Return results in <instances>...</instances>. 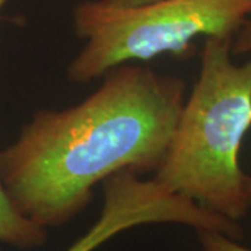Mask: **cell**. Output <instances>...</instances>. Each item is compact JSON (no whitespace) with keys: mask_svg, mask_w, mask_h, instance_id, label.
Masks as SVG:
<instances>
[{"mask_svg":"<svg viewBox=\"0 0 251 251\" xmlns=\"http://www.w3.org/2000/svg\"><path fill=\"white\" fill-rule=\"evenodd\" d=\"M202 251H251L237 240L214 230H196Z\"/></svg>","mask_w":251,"mask_h":251,"instance_id":"cell-6","label":"cell"},{"mask_svg":"<svg viewBox=\"0 0 251 251\" xmlns=\"http://www.w3.org/2000/svg\"><path fill=\"white\" fill-rule=\"evenodd\" d=\"M247 191H249V202H250V208H251V177L250 180H249V190H247Z\"/></svg>","mask_w":251,"mask_h":251,"instance_id":"cell-9","label":"cell"},{"mask_svg":"<svg viewBox=\"0 0 251 251\" xmlns=\"http://www.w3.org/2000/svg\"><path fill=\"white\" fill-rule=\"evenodd\" d=\"M102 191L103 204L97 222L66 251H95L117 234L143 225L176 224L198 230L215 224L211 212L131 172L110 176L102 183Z\"/></svg>","mask_w":251,"mask_h":251,"instance_id":"cell-4","label":"cell"},{"mask_svg":"<svg viewBox=\"0 0 251 251\" xmlns=\"http://www.w3.org/2000/svg\"><path fill=\"white\" fill-rule=\"evenodd\" d=\"M110 4H116V6H125V7H134V6H143V4H148L156 0H105Z\"/></svg>","mask_w":251,"mask_h":251,"instance_id":"cell-8","label":"cell"},{"mask_svg":"<svg viewBox=\"0 0 251 251\" xmlns=\"http://www.w3.org/2000/svg\"><path fill=\"white\" fill-rule=\"evenodd\" d=\"M88 98L41 109L0 150V179L17 209L44 229L88 206L92 190L120 172L158 171L186 100L183 80L140 64L106 73Z\"/></svg>","mask_w":251,"mask_h":251,"instance_id":"cell-1","label":"cell"},{"mask_svg":"<svg viewBox=\"0 0 251 251\" xmlns=\"http://www.w3.org/2000/svg\"><path fill=\"white\" fill-rule=\"evenodd\" d=\"M250 16L251 0H156L134 7L82 1L74 9L73 25L85 44L67 77L88 84L123 64L184 56L198 36L233 39Z\"/></svg>","mask_w":251,"mask_h":251,"instance_id":"cell-3","label":"cell"},{"mask_svg":"<svg viewBox=\"0 0 251 251\" xmlns=\"http://www.w3.org/2000/svg\"><path fill=\"white\" fill-rule=\"evenodd\" d=\"M232 39L205 38L201 69L186 97L153 180L175 196L239 222L250 209L239 153L251 127V60H232Z\"/></svg>","mask_w":251,"mask_h":251,"instance_id":"cell-2","label":"cell"},{"mask_svg":"<svg viewBox=\"0 0 251 251\" xmlns=\"http://www.w3.org/2000/svg\"><path fill=\"white\" fill-rule=\"evenodd\" d=\"M232 54H251V18H249L232 39Z\"/></svg>","mask_w":251,"mask_h":251,"instance_id":"cell-7","label":"cell"},{"mask_svg":"<svg viewBox=\"0 0 251 251\" xmlns=\"http://www.w3.org/2000/svg\"><path fill=\"white\" fill-rule=\"evenodd\" d=\"M46 239L48 230L18 211L0 179V242L17 249H35Z\"/></svg>","mask_w":251,"mask_h":251,"instance_id":"cell-5","label":"cell"},{"mask_svg":"<svg viewBox=\"0 0 251 251\" xmlns=\"http://www.w3.org/2000/svg\"><path fill=\"white\" fill-rule=\"evenodd\" d=\"M6 3H7V0H0V13H1V9L4 7Z\"/></svg>","mask_w":251,"mask_h":251,"instance_id":"cell-10","label":"cell"}]
</instances>
